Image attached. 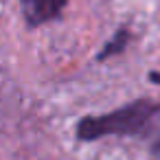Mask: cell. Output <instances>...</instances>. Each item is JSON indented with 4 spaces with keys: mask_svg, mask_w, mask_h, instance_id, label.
I'll list each match as a JSON object with an SVG mask.
<instances>
[{
    "mask_svg": "<svg viewBox=\"0 0 160 160\" xmlns=\"http://www.w3.org/2000/svg\"><path fill=\"white\" fill-rule=\"evenodd\" d=\"M156 116H160V101L136 99L110 114L83 116L77 123V138L90 142L103 136H140Z\"/></svg>",
    "mask_w": 160,
    "mask_h": 160,
    "instance_id": "6da1fadb",
    "label": "cell"
},
{
    "mask_svg": "<svg viewBox=\"0 0 160 160\" xmlns=\"http://www.w3.org/2000/svg\"><path fill=\"white\" fill-rule=\"evenodd\" d=\"M22 13L29 27H40L46 24L55 18L62 16L64 7L68 5V0H20Z\"/></svg>",
    "mask_w": 160,
    "mask_h": 160,
    "instance_id": "7a4b0ae2",
    "label": "cell"
},
{
    "mask_svg": "<svg viewBox=\"0 0 160 160\" xmlns=\"http://www.w3.org/2000/svg\"><path fill=\"white\" fill-rule=\"evenodd\" d=\"M129 40H132V33H129V29H118V31L112 35V40H110V42L103 46V51L97 55V59H99V62H105L108 57H114V55L123 53V51L127 48Z\"/></svg>",
    "mask_w": 160,
    "mask_h": 160,
    "instance_id": "3957f363",
    "label": "cell"
},
{
    "mask_svg": "<svg viewBox=\"0 0 160 160\" xmlns=\"http://www.w3.org/2000/svg\"><path fill=\"white\" fill-rule=\"evenodd\" d=\"M149 81H153V83H160V75H158V72H149Z\"/></svg>",
    "mask_w": 160,
    "mask_h": 160,
    "instance_id": "277c9868",
    "label": "cell"
}]
</instances>
